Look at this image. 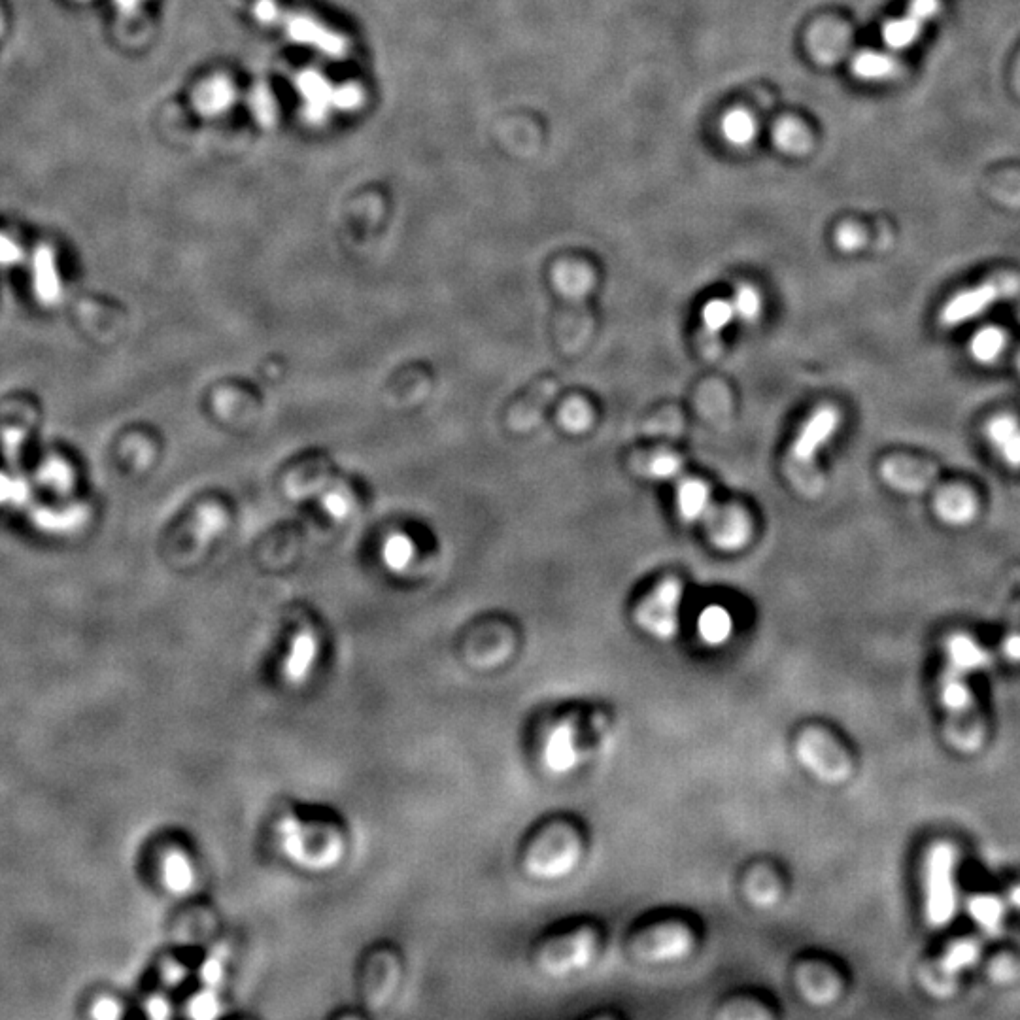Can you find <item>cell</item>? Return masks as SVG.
I'll return each instance as SVG.
<instances>
[{"mask_svg":"<svg viewBox=\"0 0 1020 1020\" xmlns=\"http://www.w3.org/2000/svg\"><path fill=\"white\" fill-rule=\"evenodd\" d=\"M850 72L860 82H886L892 80L900 72V61L894 51L864 50L860 51L850 65Z\"/></svg>","mask_w":1020,"mask_h":1020,"instance_id":"11","label":"cell"},{"mask_svg":"<svg viewBox=\"0 0 1020 1020\" xmlns=\"http://www.w3.org/2000/svg\"><path fill=\"white\" fill-rule=\"evenodd\" d=\"M673 482L677 509L686 522L705 524L711 541L722 550H737L748 543L750 520L743 510L714 505L713 493L699 478L680 473Z\"/></svg>","mask_w":1020,"mask_h":1020,"instance_id":"1","label":"cell"},{"mask_svg":"<svg viewBox=\"0 0 1020 1020\" xmlns=\"http://www.w3.org/2000/svg\"><path fill=\"white\" fill-rule=\"evenodd\" d=\"M941 12V0H909L903 14L888 19L881 38L884 48L901 53L911 50Z\"/></svg>","mask_w":1020,"mask_h":1020,"instance_id":"5","label":"cell"},{"mask_svg":"<svg viewBox=\"0 0 1020 1020\" xmlns=\"http://www.w3.org/2000/svg\"><path fill=\"white\" fill-rule=\"evenodd\" d=\"M646 473L654 480L673 482L682 473V461L675 454L660 452L646 463Z\"/></svg>","mask_w":1020,"mask_h":1020,"instance_id":"22","label":"cell"},{"mask_svg":"<svg viewBox=\"0 0 1020 1020\" xmlns=\"http://www.w3.org/2000/svg\"><path fill=\"white\" fill-rule=\"evenodd\" d=\"M730 616L724 609H718V607H711L707 611L701 614L699 618V629H701V635L709 641V643H720L728 637L730 633Z\"/></svg>","mask_w":1020,"mask_h":1020,"instance_id":"20","label":"cell"},{"mask_svg":"<svg viewBox=\"0 0 1020 1020\" xmlns=\"http://www.w3.org/2000/svg\"><path fill=\"white\" fill-rule=\"evenodd\" d=\"M841 422L839 412L833 407L816 408L815 412L799 427L798 437L790 450V463L796 469V475L807 473L815 467L818 450L832 439Z\"/></svg>","mask_w":1020,"mask_h":1020,"instance_id":"6","label":"cell"},{"mask_svg":"<svg viewBox=\"0 0 1020 1020\" xmlns=\"http://www.w3.org/2000/svg\"><path fill=\"white\" fill-rule=\"evenodd\" d=\"M730 301L737 320L754 322L762 312V297L752 286H739Z\"/></svg>","mask_w":1020,"mask_h":1020,"instance_id":"21","label":"cell"},{"mask_svg":"<svg viewBox=\"0 0 1020 1020\" xmlns=\"http://www.w3.org/2000/svg\"><path fill=\"white\" fill-rule=\"evenodd\" d=\"M735 318V310L728 299H713L701 310L703 325V348L707 354H716L720 350V335Z\"/></svg>","mask_w":1020,"mask_h":1020,"instance_id":"13","label":"cell"},{"mask_svg":"<svg viewBox=\"0 0 1020 1020\" xmlns=\"http://www.w3.org/2000/svg\"><path fill=\"white\" fill-rule=\"evenodd\" d=\"M724 1019H769L771 1015L754 1003H735L722 1013Z\"/></svg>","mask_w":1020,"mask_h":1020,"instance_id":"26","label":"cell"},{"mask_svg":"<svg viewBox=\"0 0 1020 1020\" xmlns=\"http://www.w3.org/2000/svg\"><path fill=\"white\" fill-rule=\"evenodd\" d=\"M167 881L172 888H186L191 884V866L182 856H172L167 862Z\"/></svg>","mask_w":1020,"mask_h":1020,"instance_id":"25","label":"cell"},{"mask_svg":"<svg viewBox=\"0 0 1020 1020\" xmlns=\"http://www.w3.org/2000/svg\"><path fill=\"white\" fill-rule=\"evenodd\" d=\"M777 894H779V884L771 873L758 871L750 879V898L756 905H771L773 901L777 900Z\"/></svg>","mask_w":1020,"mask_h":1020,"instance_id":"23","label":"cell"},{"mask_svg":"<svg viewBox=\"0 0 1020 1020\" xmlns=\"http://www.w3.org/2000/svg\"><path fill=\"white\" fill-rule=\"evenodd\" d=\"M986 437L1011 469H1020V424L1013 416H996L986 425Z\"/></svg>","mask_w":1020,"mask_h":1020,"instance_id":"12","label":"cell"},{"mask_svg":"<svg viewBox=\"0 0 1020 1020\" xmlns=\"http://www.w3.org/2000/svg\"><path fill=\"white\" fill-rule=\"evenodd\" d=\"M720 131L733 148H747L758 135V123L747 110H731L722 119Z\"/></svg>","mask_w":1020,"mask_h":1020,"instance_id":"15","label":"cell"},{"mask_svg":"<svg viewBox=\"0 0 1020 1020\" xmlns=\"http://www.w3.org/2000/svg\"><path fill=\"white\" fill-rule=\"evenodd\" d=\"M773 142L784 153H803L811 146V136L796 121H781L773 129Z\"/></svg>","mask_w":1020,"mask_h":1020,"instance_id":"18","label":"cell"},{"mask_svg":"<svg viewBox=\"0 0 1020 1020\" xmlns=\"http://www.w3.org/2000/svg\"><path fill=\"white\" fill-rule=\"evenodd\" d=\"M952 864L954 852L943 845L932 850L928 858L926 888H928V918L934 924H943L951 918L952 905Z\"/></svg>","mask_w":1020,"mask_h":1020,"instance_id":"9","label":"cell"},{"mask_svg":"<svg viewBox=\"0 0 1020 1020\" xmlns=\"http://www.w3.org/2000/svg\"><path fill=\"white\" fill-rule=\"evenodd\" d=\"M91 1015L95 1019H118V1017H121V1009H119V1003L116 1000L101 998V1000L93 1003Z\"/></svg>","mask_w":1020,"mask_h":1020,"instance_id":"28","label":"cell"},{"mask_svg":"<svg viewBox=\"0 0 1020 1020\" xmlns=\"http://www.w3.org/2000/svg\"><path fill=\"white\" fill-rule=\"evenodd\" d=\"M19 257V248L10 238L0 235V263H12Z\"/></svg>","mask_w":1020,"mask_h":1020,"instance_id":"29","label":"cell"},{"mask_svg":"<svg viewBox=\"0 0 1020 1020\" xmlns=\"http://www.w3.org/2000/svg\"><path fill=\"white\" fill-rule=\"evenodd\" d=\"M799 985L805 990V994L815 1002L830 1000L835 994L830 973H826L824 969L816 968V966H809V968L799 971Z\"/></svg>","mask_w":1020,"mask_h":1020,"instance_id":"19","label":"cell"},{"mask_svg":"<svg viewBox=\"0 0 1020 1020\" xmlns=\"http://www.w3.org/2000/svg\"><path fill=\"white\" fill-rule=\"evenodd\" d=\"M1005 344L1007 339L1000 327H985L977 335H973L969 342V352L975 361L988 365L1000 357L1005 350Z\"/></svg>","mask_w":1020,"mask_h":1020,"instance_id":"16","label":"cell"},{"mask_svg":"<svg viewBox=\"0 0 1020 1020\" xmlns=\"http://www.w3.org/2000/svg\"><path fill=\"white\" fill-rule=\"evenodd\" d=\"M580 858V841L569 826H552L527 852V871L539 879H560L571 873Z\"/></svg>","mask_w":1020,"mask_h":1020,"instance_id":"2","label":"cell"},{"mask_svg":"<svg viewBox=\"0 0 1020 1020\" xmlns=\"http://www.w3.org/2000/svg\"><path fill=\"white\" fill-rule=\"evenodd\" d=\"M680 601L682 584L677 578H665L637 607L635 620L650 635L669 641L677 635L679 629Z\"/></svg>","mask_w":1020,"mask_h":1020,"instance_id":"4","label":"cell"},{"mask_svg":"<svg viewBox=\"0 0 1020 1020\" xmlns=\"http://www.w3.org/2000/svg\"><path fill=\"white\" fill-rule=\"evenodd\" d=\"M561 422L573 433L584 431L588 425L592 424L590 407L584 401H580V399L569 401L567 405H563V408H561Z\"/></svg>","mask_w":1020,"mask_h":1020,"instance_id":"24","label":"cell"},{"mask_svg":"<svg viewBox=\"0 0 1020 1020\" xmlns=\"http://www.w3.org/2000/svg\"><path fill=\"white\" fill-rule=\"evenodd\" d=\"M835 242H837V246H839L843 252H854V250H858V248L862 246L864 237H862V233H860L856 227H852V225H845V227H841V229L837 231Z\"/></svg>","mask_w":1020,"mask_h":1020,"instance_id":"27","label":"cell"},{"mask_svg":"<svg viewBox=\"0 0 1020 1020\" xmlns=\"http://www.w3.org/2000/svg\"><path fill=\"white\" fill-rule=\"evenodd\" d=\"M546 760L550 767L563 771L575 762V745H573V728L563 724L548 739Z\"/></svg>","mask_w":1020,"mask_h":1020,"instance_id":"17","label":"cell"},{"mask_svg":"<svg viewBox=\"0 0 1020 1020\" xmlns=\"http://www.w3.org/2000/svg\"><path fill=\"white\" fill-rule=\"evenodd\" d=\"M1019 371H1020V357H1019Z\"/></svg>","mask_w":1020,"mask_h":1020,"instance_id":"30","label":"cell"},{"mask_svg":"<svg viewBox=\"0 0 1020 1020\" xmlns=\"http://www.w3.org/2000/svg\"><path fill=\"white\" fill-rule=\"evenodd\" d=\"M935 510H937L939 518L945 520L947 524H954V526L968 524L977 512V501L966 490L952 488L947 492L939 493V497L935 499Z\"/></svg>","mask_w":1020,"mask_h":1020,"instance_id":"14","label":"cell"},{"mask_svg":"<svg viewBox=\"0 0 1020 1020\" xmlns=\"http://www.w3.org/2000/svg\"><path fill=\"white\" fill-rule=\"evenodd\" d=\"M798 756L822 781H845L850 765L845 752L835 745L830 735L818 730H807L798 741Z\"/></svg>","mask_w":1020,"mask_h":1020,"instance_id":"7","label":"cell"},{"mask_svg":"<svg viewBox=\"0 0 1020 1020\" xmlns=\"http://www.w3.org/2000/svg\"><path fill=\"white\" fill-rule=\"evenodd\" d=\"M595 952V934L592 930H578L548 943L539 954V966L548 975L563 977L586 968Z\"/></svg>","mask_w":1020,"mask_h":1020,"instance_id":"8","label":"cell"},{"mask_svg":"<svg viewBox=\"0 0 1020 1020\" xmlns=\"http://www.w3.org/2000/svg\"><path fill=\"white\" fill-rule=\"evenodd\" d=\"M1020 289V278L1015 274H1000L975 288L964 289L954 295L939 314V322L945 327H956L979 318L990 306L1017 295Z\"/></svg>","mask_w":1020,"mask_h":1020,"instance_id":"3","label":"cell"},{"mask_svg":"<svg viewBox=\"0 0 1020 1020\" xmlns=\"http://www.w3.org/2000/svg\"><path fill=\"white\" fill-rule=\"evenodd\" d=\"M694 937L690 930L677 922L662 924L658 928H652L650 932L641 935L633 943V951L648 962H665V960H679L692 951Z\"/></svg>","mask_w":1020,"mask_h":1020,"instance_id":"10","label":"cell"}]
</instances>
